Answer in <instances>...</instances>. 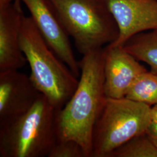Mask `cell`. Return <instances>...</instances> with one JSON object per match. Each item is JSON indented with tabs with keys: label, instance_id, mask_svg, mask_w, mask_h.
I'll return each mask as SVG.
<instances>
[{
	"label": "cell",
	"instance_id": "cell-1",
	"mask_svg": "<svg viewBox=\"0 0 157 157\" xmlns=\"http://www.w3.org/2000/svg\"><path fill=\"white\" fill-rule=\"evenodd\" d=\"M105 47L91 51L79 61L78 84L70 99L57 111V140L75 141L86 157H92L95 123L107 99L104 91Z\"/></svg>",
	"mask_w": 157,
	"mask_h": 157
},
{
	"label": "cell",
	"instance_id": "cell-2",
	"mask_svg": "<svg viewBox=\"0 0 157 157\" xmlns=\"http://www.w3.org/2000/svg\"><path fill=\"white\" fill-rule=\"evenodd\" d=\"M20 44L33 83L51 104L59 110L76 90L78 78L51 49L31 17H23Z\"/></svg>",
	"mask_w": 157,
	"mask_h": 157
},
{
	"label": "cell",
	"instance_id": "cell-3",
	"mask_svg": "<svg viewBox=\"0 0 157 157\" xmlns=\"http://www.w3.org/2000/svg\"><path fill=\"white\" fill-rule=\"evenodd\" d=\"M56 112L41 94L28 112L0 124V157H48L57 140Z\"/></svg>",
	"mask_w": 157,
	"mask_h": 157
},
{
	"label": "cell",
	"instance_id": "cell-4",
	"mask_svg": "<svg viewBox=\"0 0 157 157\" xmlns=\"http://www.w3.org/2000/svg\"><path fill=\"white\" fill-rule=\"evenodd\" d=\"M50 1L81 54L103 48L118 39V26L104 0Z\"/></svg>",
	"mask_w": 157,
	"mask_h": 157
},
{
	"label": "cell",
	"instance_id": "cell-5",
	"mask_svg": "<svg viewBox=\"0 0 157 157\" xmlns=\"http://www.w3.org/2000/svg\"><path fill=\"white\" fill-rule=\"evenodd\" d=\"M152 121L151 107L127 98H107L95 123L92 157H111L130 140L145 133Z\"/></svg>",
	"mask_w": 157,
	"mask_h": 157
},
{
	"label": "cell",
	"instance_id": "cell-6",
	"mask_svg": "<svg viewBox=\"0 0 157 157\" xmlns=\"http://www.w3.org/2000/svg\"><path fill=\"white\" fill-rule=\"evenodd\" d=\"M27 6L40 33L51 49L73 74L80 75L79 61L73 53L69 35L50 0H20Z\"/></svg>",
	"mask_w": 157,
	"mask_h": 157
},
{
	"label": "cell",
	"instance_id": "cell-7",
	"mask_svg": "<svg viewBox=\"0 0 157 157\" xmlns=\"http://www.w3.org/2000/svg\"><path fill=\"white\" fill-rule=\"evenodd\" d=\"M118 26L117 39L110 46H123L135 34L157 29V0H104Z\"/></svg>",
	"mask_w": 157,
	"mask_h": 157
},
{
	"label": "cell",
	"instance_id": "cell-8",
	"mask_svg": "<svg viewBox=\"0 0 157 157\" xmlns=\"http://www.w3.org/2000/svg\"><path fill=\"white\" fill-rule=\"evenodd\" d=\"M40 94L29 76L19 70L0 72V124L28 112Z\"/></svg>",
	"mask_w": 157,
	"mask_h": 157
},
{
	"label": "cell",
	"instance_id": "cell-9",
	"mask_svg": "<svg viewBox=\"0 0 157 157\" xmlns=\"http://www.w3.org/2000/svg\"><path fill=\"white\" fill-rule=\"evenodd\" d=\"M137 59L122 46L105 47L104 91L107 98H125L141 74L147 71Z\"/></svg>",
	"mask_w": 157,
	"mask_h": 157
},
{
	"label": "cell",
	"instance_id": "cell-10",
	"mask_svg": "<svg viewBox=\"0 0 157 157\" xmlns=\"http://www.w3.org/2000/svg\"><path fill=\"white\" fill-rule=\"evenodd\" d=\"M23 17L20 0L0 6V72L19 70L27 62L20 44Z\"/></svg>",
	"mask_w": 157,
	"mask_h": 157
},
{
	"label": "cell",
	"instance_id": "cell-11",
	"mask_svg": "<svg viewBox=\"0 0 157 157\" xmlns=\"http://www.w3.org/2000/svg\"><path fill=\"white\" fill-rule=\"evenodd\" d=\"M122 47L139 61L148 64L151 71L157 73V29L135 34Z\"/></svg>",
	"mask_w": 157,
	"mask_h": 157
},
{
	"label": "cell",
	"instance_id": "cell-12",
	"mask_svg": "<svg viewBox=\"0 0 157 157\" xmlns=\"http://www.w3.org/2000/svg\"><path fill=\"white\" fill-rule=\"evenodd\" d=\"M126 98L153 106L157 104V73L147 71L136 79Z\"/></svg>",
	"mask_w": 157,
	"mask_h": 157
},
{
	"label": "cell",
	"instance_id": "cell-13",
	"mask_svg": "<svg viewBox=\"0 0 157 157\" xmlns=\"http://www.w3.org/2000/svg\"><path fill=\"white\" fill-rule=\"evenodd\" d=\"M111 157H157V147L145 132L118 148Z\"/></svg>",
	"mask_w": 157,
	"mask_h": 157
},
{
	"label": "cell",
	"instance_id": "cell-14",
	"mask_svg": "<svg viewBox=\"0 0 157 157\" xmlns=\"http://www.w3.org/2000/svg\"><path fill=\"white\" fill-rule=\"evenodd\" d=\"M48 157H86V155L82 147L75 141L57 140Z\"/></svg>",
	"mask_w": 157,
	"mask_h": 157
},
{
	"label": "cell",
	"instance_id": "cell-15",
	"mask_svg": "<svg viewBox=\"0 0 157 157\" xmlns=\"http://www.w3.org/2000/svg\"><path fill=\"white\" fill-rule=\"evenodd\" d=\"M146 133L157 147V124L151 121Z\"/></svg>",
	"mask_w": 157,
	"mask_h": 157
},
{
	"label": "cell",
	"instance_id": "cell-16",
	"mask_svg": "<svg viewBox=\"0 0 157 157\" xmlns=\"http://www.w3.org/2000/svg\"><path fill=\"white\" fill-rule=\"evenodd\" d=\"M152 121L157 124V104L151 107Z\"/></svg>",
	"mask_w": 157,
	"mask_h": 157
},
{
	"label": "cell",
	"instance_id": "cell-17",
	"mask_svg": "<svg viewBox=\"0 0 157 157\" xmlns=\"http://www.w3.org/2000/svg\"><path fill=\"white\" fill-rule=\"evenodd\" d=\"M15 0H0V6H4L13 2Z\"/></svg>",
	"mask_w": 157,
	"mask_h": 157
}]
</instances>
